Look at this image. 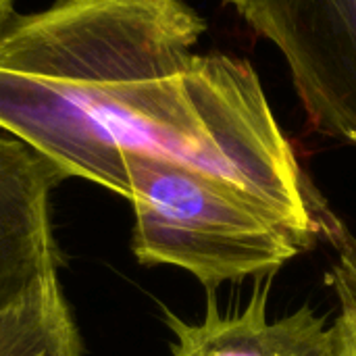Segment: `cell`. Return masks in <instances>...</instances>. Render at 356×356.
<instances>
[{"label":"cell","mask_w":356,"mask_h":356,"mask_svg":"<svg viewBox=\"0 0 356 356\" xmlns=\"http://www.w3.org/2000/svg\"><path fill=\"white\" fill-rule=\"evenodd\" d=\"M186 0H52L0 13V131L56 171L127 198V154L280 194L296 167L257 71L196 54Z\"/></svg>","instance_id":"obj_1"},{"label":"cell","mask_w":356,"mask_h":356,"mask_svg":"<svg viewBox=\"0 0 356 356\" xmlns=\"http://www.w3.org/2000/svg\"><path fill=\"white\" fill-rule=\"evenodd\" d=\"M63 179L42 154L0 131V311L58 269L50 196Z\"/></svg>","instance_id":"obj_4"},{"label":"cell","mask_w":356,"mask_h":356,"mask_svg":"<svg viewBox=\"0 0 356 356\" xmlns=\"http://www.w3.org/2000/svg\"><path fill=\"white\" fill-rule=\"evenodd\" d=\"M138 263L192 273L209 292L267 280L315 244L313 234L261 196L198 169L125 156Z\"/></svg>","instance_id":"obj_2"},{"label":"cell","mask_w":356,"mask_h":356,"mask_svg":"<svg viewBox=\"0 0 356 356\" xmlns=\"http://www.w3.org/2000/svg\"><path fill=\"white\" fill-rule=\"evenodd\" d=\"M284 56L311 125L356 148V0H225Z\"/></svg>","instance_id":"obj_3"},{"label":"cell","mask_w":356,"mask_h":356,"mask_svg":"<svg viewBox=\"0 0 356 356\" xmlns=\"http://www.w3.org/2000/svg\"><path fill=\"white\" fill-rule=\"evenodd\" d=\"M0 356H81V338L56 271L0 311Z\"/></svg>","instance_id":"obj_6"},{"label":"cell","mask_w":356,"mask_h":356,"mask_svg":"<svg viewBox=\"0 0 356 356\" xmlns=\"http://www.w3.org/2000/svg\"><path fill=\"white\" fill-rule=\"evenodd\" d=\"M340 302L336 330L340 338L338 356H356V248L344 246L338 265L330 275Z\"/></svg>","instance_id":"obj_7"},{"label":"cell","mask_w":356,"mask_h":356,"mask_svg":"<svg viewBox=\"0 0 356 356\" xmlns=\"http://www.w3.org/2000/svg\"><path fill=\"white\" fill-rule=\"evenodd\" d=\"M257 286L248 305L232 315H221L211 292L207 313L200 321L188 323L173 311L163 309L167 327L173 334L171 356H338L340 338L336 325L327 327L311 307L269 319V286Z\"/></svg>","instance_id":"obj_5"},{"label":"cell","mask_w":356,"mask_h":356,"mask_svg":"<svg viewBox=\"0 0 356 356\" xmlns=\"http://www.w3.org/2000/svg\"><path fill=\"white\" fill-rule=\"evenodd\" d=\"M13 4H15V0H0V13H4V10H10V8H15Z\"/></svg>","instance_id":"obj_8"}]
</instances>
